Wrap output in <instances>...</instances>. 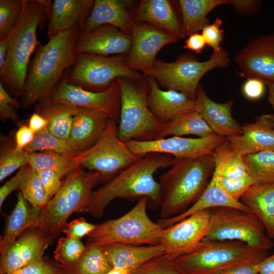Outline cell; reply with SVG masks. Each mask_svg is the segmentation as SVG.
I'll return each instance as SVG.
<instances>
[{"instance_id":"11a10c76","label":"cell","mask_w":274,"mask_h":274,"mask_svg":"<svg viewBox=\"0 0 274 274\" xmlns=\"http://www.w3.org/2000/svg\"><path fill=\"white\" fill-rule=\"evenodd\" d=\"M206 45V41L202 35L195 32L190 35L185 40L183 48L199 54L202 52Z\"/></svg>"},{"instance_id":"5b68a950","label":"cell","mask_w":274,"mask_h":274,"mask_svg":"<svg viewBox=\"0 0 274 274\" xmlns=\"http://www.w3.org/2000/svg\"><path fill=\"white\" fill-rule=\"evenodd\" d=\"M100 182L98 172H87L78 167L65 177L59 190L41 208L31 227L55 239L74 212H87L93 189Z\"/></svg>"},{"instance_id":"277c9868","label":"cell","mask_w":274,"mask_h":274,"mask_svg":"<svg viewBox=\"0 0 274 274\" xmlns=\"http://www.w3.org/2000/svg\"><path fill=\"white\" fill-rule=\"evenodd\" d=\"M159 179L161 219L184 212L200 197L215 168L214 154L194 159H176Z\"/></svg>"},{"instance_id":"7402d4cb","label":"cell","mask_w":274,"mask_h":274,"mask_svg":"<svg viewBox=\"0 0 274 274\" xmlns=\"http://www.w3.org/2000/svg\"><path fill=\"white\" fill-rule=\"evenodd\" d=\"M131 45V36L118 28L105 25L93 31L80 36L75 52L77 55L81 53H91L109 56L127 55Z\"/></svg>"},{"instance_id":"9f6ffc18","label":"cell","mask_w":274,"mask_h":274,"mask_svg":"<svg viewBox=\"0 0 274 274\" xmlns=\"http://www.w3.org/2000/svg\"><path fill=\"white\" fill-rule=\"evenodd\" d=\"M260 262L237 265L219 274H258Z\"/></svg>"},{"instance_id":"816d5d0a","label":"cell","mask_w":274,"mask_h":274,"mask_svg":"<svg viewBox=\"0 0 274 274\" xmlns=\"http://www.w3.org/2000/svg\"><path fill=\"white\" fill-rule=\"evenodd\" d=\"M263 2L260 0H229V5L243 15H253L258 13Z\"/></svg>"},{"instance_id":"ac0fdd59","label":"cell","mask_w":274,"mask_h":274,"mask_svg":"<svg viewBox=\"0 0 274 274\" xmlns=\"http://www.w3.org/2000/svg\"><path fill=\"white\" fill-rule=\"evenodd\" d=\"M234 61L246 78L274 84V33L252 39L236 54Z\"/></svg>"},{"instance_id":"680465c9","label":"cell","mask_w":274,"mask_h":274,"mask_svg":"<svg viewBox=\"0 0 274 274\" xmlns=\"http://www.w3.org/2000/svg\"><path fill=\"white\" fill-rule=\"evenodd\" d=\"M258 274H274V254L267 255L259 262Z\"/></svg>"},{"instance_id":"1f68e13d","label":"cell","mask_w":274,"mask_h":274,"mask_svg":"<svg viewBox=\"0 0 274 274\" xmlns=\"http://www.w3.org/2000/svg\"><path fill=\"white\" fill-rule=\"evenodd\" d=\"M178 4L185 37L198 32L209 23L207 16L216 7L229 5V0H179Z\"/></svg>"},{"instance_id":"4316f807","label":"cell","mask_w":274,"mask_h":274,"mask_svg":"<svg viewBox=\"0 0 274 274\" xmlns=\"http://www.w3.org/2000/svg\"><path fill=\"white\" fill-rule=\"evenodd\" d=\"M100 247L113 268L132 271L150 259L164 254L165 251L161 243L149 246L113 243Z\"/></svg>"},{"instance_id":"f546056e","label":"cell","mask_w":274,"mask_h":274,"mask_svg":"<svg viewBox=\"0 0 274 274\" xmlns=\"http://www.w3.org/2000/svg\"><path fill=\"white\" fill-rule=\"evenodd\" d=\"M216 207H230L251 212L240 201L226 193L211 178L198 199L184 212L177 216L160 219L158 223L164 228L170 227L195 213Z\"/></svg>"},{"instance_id":"db71d44e","label":"cell","mask_w":274,"mask_h":274,"mask_svg":"<svg viewBox=\"0 0 274 274\" xmlns=\"http://www.w3.org/2000/svg\"><path fill=\"white\" fill-rule=\"evenodd\" d=\"M21 176V170L9 180L7 181L0 188V208H1L7 197L14 191L19 189Z\"/></svg>"},{"instance_id":"ffe728a7","label":"cell","mask_w":274,"mask_h":274,"mask_svg":"<svg viewBox=\"0 0 274 274\" xmlns=\"http://www.w3.org/2000/svg\"><path fill=\"white\" fill-rule=\"evenodd\" d=\"M144 77L147 83L148 105L152 114L159 122H166L185 113L199 112L197 99L175 90H162L155 79Z\"/></svg>"},{"instance_id":"484cf974","label":"cell","mask_w":274,"mask_h":274,"mask_svg":"<svg viewBox=\"0 0 274 274\" xmlns=\"http://www.w3.org/2000/svg\"><path fill=\"white\" fill-rule=\"evenodd\" d=\"M93 0H55L52 4L48 35L56 34L76 26L82 31L94 4ZM82 32V31H81Z\"/></svg>"},{"instance_id":"e0dca14e","label":"cell","mask_w":274,"mask_h":274,"mask_svg":"<svg viewBox=\"0 0 274 274\" xmlns=\"http://www.w3.org/2000/svg\"><path fill=\"white\" fill-rule=\"evenodd\" d=\"M54 239L37 228L26 229L1 255L0 274H11L40 261Z\"/></svg>"},{"instance_id":"2e32d148","label":"cell","mask_w":274,"mask_h":274,"mask_svg":"<svg viewBox=\"0 0 274 274\" xmlns=\"http://www.w3.org/2000/svg\"><path fill=\"white\" fill-rule=\"evenodd\" d=\"M131 36V45L126 55L127 62L131 68L142 73L152 67L163 47L178 41L166 32L143 23L133 24Z\"/></svg>"},{"instance_id":"8d00e7d4","label":"cell","mask_w":274,"mask_h":274,"mask_svg":"<svg viewBox=\"0 0 274 274\" xmlns=\"http://www.w3.org/2000/svg\"><path fill=\"white\" fill-rule=\"evenodd\" d=\"M20 170L19 190L31 205L43 208L48 200L37 171L28 164L23 166Z\"/></svg>"},{"instance_id":"cb8c5ba5","label":"cell","mask_w":274,"mask_h":274,"mask_svg":"<svg viewBox=\"0 0 274 274\" xmlns=\"http://www.w3.org/2000/svg\"><path fill=\"white\" fill-rule=\"evenodd\" d=\"M196 99L199 105V113L214 133L225 138L242 134V126L232 115V100L224 103L215 102L209 97L200 85Z\"/></svg>"},{"instance_id":"83f0119b","label":"cell","mask_w":274,"mask_h":274,"mask_svg":"<svg viewBox=\"0 0 274 274\" xmlns=\"http://www.w3.org/2000/svg\"><path fill=\"white\" fill-rule=\"evenodd\" d=\"M239 201L264 226L267 236L274 238V182L254 183Z\"/></svg>"},{"instance_id":"f5cc1de1","label":"cell","mask_w":274,"mask_h":274,"mask_svg":"<svg viewBox=\"0 0 274 274\" xmlns=\"http://www.w3.org/2000/svg\"><path fill=\"white\" fill-rule=\"evenodd\" d=\"M35 133L28 125H22L15 134V145L17 150L22 151L33 141Z\"/></svg>"},{"instance_id":"603a6c76","label":"cell","mask_w":274,"mask_h":274,"mask_svg":"<svg viewBox=\"0 0 274 274\" xmlns=\"http://www.w3.org/2000/svg\"><path fill=\"white\" fill-rule=\"evenodd\" d=\"M230 146L242 156L274 151V115L263 114L254 122L242 126L241 135L226 138Z\"/></svg>"},{"instance_id":"6da1fadb","label":"cell","mask_w":274,"mask_h":274,"mask_svg":"<svg viewBox=\"0 0 274 274\" xmlns=\"http://www.w3.org/2000/svg\"><path fill=\"white\" fill-rule=\"evenodd\" d=\"M175 159L170 155L161 153L143 156L93 191L87 212L100 218L107 206L117 198L138 200L145 197L153 207L160 206L161 190L154 174L160 168L171 166Z\"/></svg>"},{"instance_id":"f907efd6","label":"cell","mask_w":274,"mask_h":274,"mask_svg":"<svg viewBox=\"0 0 274 274\" xmlns=\"http://www.w3.org/2000/svg\"><path fill=\"white\" fill-rule=\"evenodd\" d=\"M267 84L256 78H247L242 86L244 96L248 99L256 100L264 95Z\"/></svg>"},{"instance_id":"44dd1931","label":"cell","mask_w":274,"mask_h":274,"mask_svg":"<svg viewBox=\"0 0 274 274\" xmlns=\"http://www.w3.org/2000/svg\"><path fill=\"white\" fill-rule=\"evenodd\" d=\"M137 3L130 0H95L81 35L105 25L118 28L130 35L133 24V11Z\"/></svg>"},{"instance_id":"3957f363","label":"cell","mask_w":274,"mask_h":274,"mask_svg":"<svg viewBox=\"0 0 274 274\" xmlns=\"http://www.w3.org/2000/svg\"><path fill=\"white\" fill-rule=\"evenodd\" d=\"M21 12L8 35L1 82L15 97L22 95L31 54L38 44L37 29L49 19L51 1L23 0Z\"/></svg>"},{"instance_id":"94428289","label":"cell","mask_w":274,"mask_h":274,"mask_svg":"<svg viewBox=\"0 0 274 274\" xmlns=\"http://www.w3.org/2000/svg\"><path fill=\"white\" fill-rule=\"evenodd\" d=\"M268 87V101L269 104L274 109V84L267 85Z\"/></svg>"},{"instance_id":"d590c367","label":"cell","mask_w":274,"mask_h":274,"mask_svg":"<svg viewBox=\"0 0 274 274\" xmlns=\"http://www.w3.org/2000/svg\"><path fill=\"white\" fill-rule=\"evenodd\" d=\"M67 267L70 274H107L113 269L101 247L87 243L78 262Z\"/></svg>"},{"instance_id":"bcb514c9","label":"cell","mask_w":274,"mask_h":274,"mask_svg":"<svg viewBox=\"0 0 274 274\" xmlns=\"http://www.w3.org/2000/svg\"><path fill=\"white\" fill-rule=\"evenodd\" d=\"M222 24V20L217 18L212 23L206 24L201 29V35L206 45L215 53L219 52L223 49L221 46L224 39V30L221 28Z\"/></svg>"},{"instance_id":"b9f144b4","label":"cell","mask_w":274,"mask_h":274,"mask_svg":"<svg viewBox=\"0 0 274 274\" xmlns=\"http://www.w3.org/2000/svg\"><path fill=\"white\" fill-rule=\"evenodd\" d=\"M23 0L0 1V38L8 36L19 16Z\"/></svg>"},{"instance_id":"681fc988","label":"cell","mask_w":274,"mask_h":274,"mask_svg":"<svg viewBox=\"0 0 274 274\" xmlns=\"http://www.w3.org/2000/svg\"><path fill=\"white\" fill-rule=\"evenodd\" d=\"M96 225L87 222L83 217L75 219L68 223H66L62 232L66 236L80 240L87 236L95 228Z\"/></svg>"},{"instance_id":"91938a15","label":"cell","mask_w":274,"mask_h":274,"mask_svg":"<svg viewBox=\"0 0 274 274\" xmlns=\"http://www.w3.org/2000/svg\"><path fill=\"white\" fill-rule=\"evenodd\" d=\"M8 36L0 38V74L3 71L7 59Z\"/></svg>"},{"instance_id":"8992f818","label":"cell","mask_w":274,"mask_h":274,"mask_svg":"<svg viewBox=\"0 0 274 274\" xmlns=\"http://www.w3.org/2000/svg\"><path fill=\"white\" fill-rule=\"evenodd\" d=\"M267 250L237 241H202L191 252L173 260L183 274H219L237 265L259 262Z\"/></svg>"},{"instance_id":"f6af8a7d","label":"cell","mask_w":274,"mask_h":274,"mask_svg":"<svg viewBox=\"0 0 274 274\" xmlns=\"http://www.w3.org/2000/svg\"><path fill=\"white\" fill-rule=\"evenodd\" d=\"M211 178L230 196L238 201L245 192L255 183V179L251 175L235 181H230L213 175Z\"/></svg>"},{"instance_id":"52a82bcc","label":"cell","mask_w":274,"mask_h":274,"mask_svg":"<svg viewBox=\"0 0 274 274\" xmlns=\"http://www.w3.org/2000/svg\"><path fill=\"white\" fill-rule=\"evenodd\" d=\"M148 203L147 198H142L121 217L96 224L95 229L87 235V243L98 246L113 243L133 245L160 244L165 228L149 217Z\"/></svg>"},{"instance_id":"f1b7e54d","label":"cell","mask_w":274,"mask_h":274,"mask_svg":"<svg viewBox=\"0 0 274 274\" xmlns=\"http://www.w3.org/2000/svg\"><path fill=\"white\" fill-rule=\"evenodd\" d=\"M17 197L14 209L5 217V228L0 239L1 255L24 231L34 225L41 212V208L29 203L20 191Z\"/></svg>"},{"instance_id":"4dcf8cb0","label":"cell","mask_w":274,"mask_h":274,"mask_svg":"<svg viewBox=\"0 0 274 274\" xmlns=\"http://www.w3.org/2000/svg\"><path fill=\"white\" fill-rule=\"evenodd\" d=\"M79 107L50 100L35 105V112L48 122L47 128L54 136L68 141L74 116Z\"/></svg>"},{"instance_id":"7dc6e473","label":"cell","mask_w":274,"mask_h":274,"mask_svg":"<svg viewBox=\"0 0 274 274\" xmlns=\"http://www.w3.org/2000/svg\"><path fill=\"white\" fill-rule=\"evenodd\" d=\"M20 104L17 97L11 96L0 82V118L1 121H16L18 115L16 109Z\"/></svg>"},{"instance_id":"74e56055","label":"cell","mask_w":274,"mask_h":274,"mask_svg":"<svg viewBox=\"0 0 274 274\" xmlns=\"http://www.w3.org/2000/svg\"><path fill=\"white\" fill-rule=\"evenodd\" d=\"M243 157L255 183L274 182V151H262Z\"/></svg>"},{"instance_id":"6f0895ef","label":"cell","mask_w":274,"mask_h":274,"mask_svg":"<svg viewBox=\"0 0 274 274\" xmlns=\"http://www.w3.org/2000/svg\"><path fill=\"white\" fill-rule=\"evenodd\" d=\"M48 121L39 113L35 112L30 117L28 125L36 133L47 128Z\"/></svg>"},{"instance_id":"ba28073f","label":"cell","mask_w":274,"mask_h":274,"mask_svg":"<svg viewBox=\"0 0 274 274\" xmlns=\"http://www.w3.org/2000/svg\"><path fill=\"white\" fill-rule=\"evenodd\" d=\"M230 62L228 52L222 49L213 52L209 58L200 61L190 53L179 55L173 62L157 59L143 75L156 80L159 86L166 90H175L196 99L199 82L208 72L216 68H225Z\"/></svg>"},{"instance_id":"836d02e7","label":"cell","mask_w":274,"mask_h":274,"mask_svg":"<svg viewBox=\"0 0 274 274\" xmlns=\"http://www.w3.org/2000/svg\"><path fill=\"white\" fill-rule=\"evenodd\" d=\"M214 133L198 112L182 114L166 122L162 127L156 140L169 136H183L194 135L204 138Z\"/></svg>"},{"instance_id":"60d3db41","label":"cell","mask_w":274,"mask_h":274,"mask_svg":"<svg viewBox=\"0 0 274 274\" xmlns=\"http://www.w3.org/2000/svg\"><path fill=\"white\" fill-rule=\"evenodd\" d=\"M85 249L80 240L66 236L58 240L54 252V260L65 266H71L80 259Z\"/></svg>"},{"instance_id":"9a60e30c","label":"cell","mask_w":274,"mask_h":274,"mask_svg":"<svg viewBox=\"0 0 274 274\" xmlns=\"http://www.w3.org/2000/svg\"><path fill=\"white\" fill-rule=\"evenodd\" d=\"M210 223V210L193 214L164 229L160 243L164 254L174 260L192 251L207 235Z\"/></svg>"},{"instance_id":"d6a6232c","label":"cell","mask_w":274,"mask_h":274,"mask_svg":"<svg viewBox=\"0 0 274 274\" xmlns=\"http://www.w3.org/2000/svg\"><path fill=\"white\" fill-rule=\"evenodd\" d=\"M215 168L213 175L230 181L250 176L244 157L234 150L226 140L214 153Z\"/></svg>"},{"instance_id":"8fae6325","label":"cell","mask_w":274,"mask_h":274,"mask_svg":"<svg viewBox=\"0 0 274 274\" xmlns=\"http://www.w3.org/2000/svg\"><path fill=\"white\" fill-rule=\"evenodd\" d=\"M72 67L65 76L67 82L96 92L107 90L120 79L138 81L144 79V76L129 66L124 55L81 53L77 55Z\"/></svg>"},{"instance_id":"5bb4252c","label":"cell","mask_w":274,"mask_h":274,"mask_svg":"<svg viewBox=\"0 0 274 274\" xmlns=\"http://www.w3.org/2000/svg\"><path fill=\"white\" fill-rule=\"evenodd\" d=\"M118 80L107 90L96 92L68 83L65 77L55 87L49 100L101 111L118 123L121 106Z\"/></svg>"},{"instance_id":"f35d334b","label":"cell","mask_w":274,"mask_h":274,"mask_svg":"<svg viewBox=\"0 0 274 274\" xmlns=\"http://www.w3.org/2000/svg\"><path fill=\"white\" fill-rule=\"evenodd\" d=\"M24 150L28 153L52 151L70 156L78 153L68 141L61 140L54 136L47 128L36 133L33 141Z\"/></svg>"},{"instance_id":"c3c4849f","label":"cell","mask_w":274,"mask_h":274,"mask_svg":"<svg viewBox=\"0 0 274 274\" xmlns=\"http://www.w3.org/2000/svg\"><path fill=\"white\" fill-rule=\"evenodd\" d=\"M37 172L48 202L60 189L63 183L62 178L56 173L49 169H41Z\"/></svg>"},{"instance_id":"ab89813d","label":"cell","mask_w":274,"mask_h":274,"mask_svg":"<svg viewBox=\"0 0 274 274\" xmlns=\"http://www.w3.org/2000/svg\"><path fill=\"white\" fill-rule=\"evenodd\" d=\"M28 152L17 150L15 143L3 140L0 149V181L27 163Z\"/></svg>"},{"instance_id":"d6986e66","label":"cell","mask_w":274,"mask_h":274,"mask_svg":"<svg viewBox=\"0 0 274 274\" xmlns=\"http://www.w3.org/2000/svg\"><path fill=\"white\" fill-rule=\"evenodd\" d=\"M133 19L134 23L150 24L177 40L186 38L178 1L141 0L134 8Z\"/></svg>"},{"instance_id":"6125c7cd","label":"cell","mask_w":274,"mask_h":274,"mask_svg":"<svg viewBox=\"0 0 274 274\" xmlns=\"http://www.w3.org/2000/svg\"><path fill=\"white\" fill-rule=\"evenodd\" d=\"M132 271L125 269L113 268L107 274H131Z\"/></svg>"},{"instance_id":"4fadbf2b","label":"cell","mask_w":274,"mask_h":274,"mask_svg":"<svg viewBox=\"0 0 274 274\" xmlns=\"http://www.w3.org/2000/svg\"><path fill=\"white\" fill-rule=\"evenodd\" d=\"M226 138L213 133L204 138L170 137L141 142L130 141L126 143L135 154L144 156L151 153L167 154L176 159H194L213 154Z\"/></svg>"},{"instance_id":"e575fe53","label":"cell","mask_w":274,"mask_h":274,"mask_svg":"<svg viewBox=\"0 0 274 274\" xmlns=\"http://www.w3.org/2000/svg\"><path fill=\"white\" fill-rule=\"evenodd\" d=\"M27 163L37 172L49 169L56 173L61 178L81 167L72 161L71 156L52 151L28 153Z\"/></svg>"},{"instance_id":"7bdbcfd3","label":"cell","mask_w":274,"mask_h":274,"mask_svg":"<svg viewBox=\"0 0 274 274\" xmlns=\"http://www.w3.org/2000/svg\"><path fill=\"white\" fill-rule=\"evenodd\" d=\"M131 274H183L175 265L173 260L162 255L144 263Z\"/></svg>"},{"instance_id":"9c48e42d","label":"cell","mask_w":274,"mask_h":274,"mask_svg":"<svg viewBox=\"0 0 274 274\" xmlns=\"http://www.w3.org/2000/svg\"><path fill=\"white\" fill-rule=\"evenodd\" d=\"M118 80L121 89L119 139L124 143L156 140L162 123L157 120L149 108L145 77L142 81L126 78Z\"/></svg>"},{"instance_id":"7a4b0ae2","label":"cell","mask_w":274,"mask_h":274,"mask_svg":"<svg viewBox=\"0 0 274 274\" xmlns=\"http://www.w3.org/2000/svg\"><path fill=\"white\" fill-rule=\"evenodd\" d=\"M80 26L61 31L40 46L30 62L24 87L23 105L28 108L49 100L64 72L74 64Z\"/></svg>"},{"instance_id":"d4e9b609","label":"cell","mask_w":274,"mask_h":274,"mask_svg":"<svg viewBox=\"0 0 274 274\" xmlns=\"http://www.w3.org/2000/svg\"><path fill=\"white\" fill-rule=\"evenodd\" d=\"M109 119L101 111L79 108L74 116L68 141L77 152L90 148L103 134Z\"/></svg>"},{"instance_id":"ee69618b","label":"cell","mask_w":274,"mask_h":274,"mask_svg":"<svg viewBox=\"0 0 274 274\" xmlns=\"http://www.w3.org/2000/svg\"><path fill=\"white\" fill-rule=\"evenodd\" d=\"M11 274H70L68 267L64 266L49 257H44L37 263Z\"/></svg>"},{"instance_id":"30bf717a","label":"cell","mask_w":274,"mask_h":274,"mask_svg":"<svg viewBox=\"0 0 274 274\" xmlns=\"http://www.w3.org/2000/svg\"><path fill=\"white\" fill-rule=\"evenodd\" d=\"M209 210L210 226L202 241H237L267 251L273 246L264 225L251 212L230 207Z\"/></svg>"},{"instance_id":"7c38bea8","label":"cell","mask_w":274,"mask_h":274,"mask_svg":"<svg viewBox=\"0 0 274 274\" xmlns=\"http://www.w3.org/2000/svg\"><path fill=\"white\" fill-rule=\"evenodd\" d=\"M117 123L110 118L103 134L93 146L71 156L76 165L99 173L104 183L143 156L135 154L119 139Z\"/></svg>"}]
</instances>
